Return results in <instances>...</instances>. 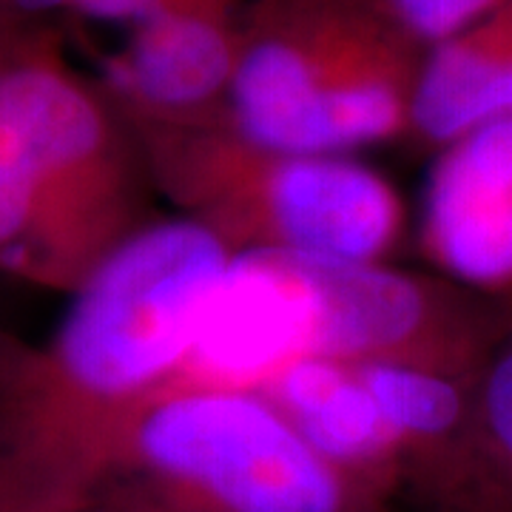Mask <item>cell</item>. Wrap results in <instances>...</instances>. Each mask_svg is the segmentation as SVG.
Wrapping results in <instances>:
<instances>
[{
  "label": "cell",
  "mask_w": 512,
  "mask_h": 512,
  "mask_svg": "<svg viewBox=\"0 0 512 512\" xmlns=\"http://www.w3.org/2000/svg\"><path fill=\"white\" fill-rule=\"evenodd\" d=\"M512 77V0L467 32L427 49L413 100L410 137L441 151L490 120L498 89Z\"/></svg>",
  "instance_id": "8fae6325"
},
{
  "label": "cell",
  "mask_w": 512,
  "mask_h": 512,
  "mask_svg": "<svg viewBox=\"0 0 512 512\" xmlns=\"http://www.w3.org/2000/svg\"><path fill=\"white\" fill-rule=\"evenodd\" d=\"M126 117L157 197L234 256L387 262L402 242L399 191L350 154L265 146L242 134L228 114Z\"/></svg>",
  "instance_id": "3957f363"
},
{
  "label": "cell",
  "mask_w": 512,
  "mask_h": 512,
  "mask_svg": "<svg viewBox=\"0 0 512 512\" xmlns=\"http://www.w3.org/2000/svg\"><path fill=\"white\" fill-rule=\"evenodd\" d=\"M404 512H512V339L476 376L470 407L404 476Z\"/></svg>",
  "instance_id": "30bf717a"
},
{
  "label": "cell",
  "mask_w": 512,
  "mask_h": 512,
  "mask_svg": "<svg viewBox=\"0 0 512 512\" xmlns=\"http://www.w3.org/2000/svg\"><path fill=\"white\" fill-rule=\"evenodd\" d=\"M245 18L160 15L131 26L106 60L103 89L134 117L202 120L228 114Z\"/></svg>",
  "instance_id": "ba28073f"
},
{
  "label": "cell",
  "mask_w": 512,
  "mask_h": 512,
  "mask_svg": "<svg viewBox=\"0 0 512 512\" xmlns=\"http://www.w3.org/2000/svg\"><path fill=\"white\" fill-rule=\"evenodd\" d=\"M419 248L436 274L512 299V117L441 148L424 188Z\"/></svg>",
  "instance_id": "52a82bcc"
},
{
  "label": "cell",
  "mask_w": 512,
  "mask_h": 512,
  "mask_svg": "<svg viewBox=\"0 0 512 512\" xmlns=\"http://www.w3.org/2000/svg\"><path fill=\"white\" fill-rule=\"evenodd\" d=\"M393 427L407 470L450 439L464 419L476 376H447L433 370L393 365H353ZM404 484V481H402Z\"/></svg>",
  "instance_id": "7c38bea8"
},
{
  "label": "cell",
  "mask_w": 512,
  "mask_h": 512,
  "mask_svg": "<svg viewBox=\"0 0 512 512\" xmlns=\"http://www.w3.org/2000/svg\"><path fill=\"white\" fill-rule=\"evenodd\" d=\"M154 197L131 120L60 37L0 69V276L69 296L160 220Z\"/></svg>",
  "instance_id": "7a4b0ae2"
},
{
  "label": "cell",
  "mask_w": 512,
  "mask_h": 512,
  "mask_svg": "<svg viewBox=\"0 0 512 512\" xmlns=\"http://www.w3.org/2000/svg\"><path fill=\"white\" fill-rule=\"evenodd\" d=\"M103 495L131 512H396L254 390H191L151 404Z\"/></svg>",
  "instance_id": "5b68a950"
},
{
  "label": "cell",
  "mask_w": 512,
  "mask_h": 512,
  "mask_svg": "<svg viewBox=\"0 0 512 512\" xmlns=\"http://www.w3.org/2000/svg\"><path fill=\"white\" fill-rule=\"evenodd\" d=\"M259 393L319 456L399 507L404 453L353 365L299 359Z\"/></svg>",
  "instance_id": "9c48e42d"
},
{
  "label": "cell",
  "mask_w": 512,
  "mask_h": 512,
  "mask_svg": "<svg viewBox=\"0 0 512 512\" xmlns=\"http://www.w3.org/2000/svg\"><path fill=\"white\" fill-rule=\"evenodd\" d=\"M234 254L160 217L103 262L43 345L0 339V512H77L163 399Z\"/></svg>",
  "instance_id": "6da1fadb"
},
{
  "label": "cell",
  "mask_w": 512,
  "mask_h": 512,
  "mask_svg": "<svg viewBox=\"0 0 512 512\" xmlns=\"http://www.w3.org/2000/svg\"><path fill=\"white\" fill-rule=\"evenodd\" d=\"M74 6L77 0H0V12L32 20H43L52 12H72Z\"/></svg>",
  "instance_id": "2e32d148"
},
{
  "label": "cell",
  "mask_w": 512,
  "mask_h": 512,
  "mask_svg": "<svg viewBox=\"0 0 512 512\" xmlns=\"http://www.w3.org/2000/svg\"><path fill=\"white\" fill-rule=\"evenodd\" d=\"M424 57L376 0H251L228 120L302 154L410 137Z\"/></svg>",
  "instance_id": "277c9868"
},
{
  "label": "cell",
  "mask_w": 512,
  "mask_h": 512,
  "mask_svg": "<svg viewBox=\"0 0 512 512\" xmlns=\"http://www.w3.org/2000/svg\"><path fill=\"white\" fill-rule=\"evenodd\" d=\"M77 512H131L128 507H123L120 501H114V498H94L92 504H86L83 510H77Z\"/></svg>",
  "instance_id": "e0dca14e"
},
{
  "label": "cell",
  "mask_w": 512,
  "mask_h": 512,
  "mask_svg": "<svg viewBox=\"0 0 512 512\" xmlns=\"http://www.w3.org/2000/svg\"><path fill=\"white\" fill-rule=\"evenodd\" d=\"M302 359L476 376L512 339V299L390 262L271 256Z\"/></svg>",
  "instance_id": "8992f818"
},
{
  "label": "cell",
  "mask_w": 512,
  "mask_h": 512,
  "mask_svg": "<svg viewBox=\"0 0 512 512\" xmlns=\"http://www.w3.org/2000/svg\"><path fill=\"white\" fill-rule=\"evenodd\" d=\"M55 37V29L43 26V20L0 12V69H6L18 57L35 52V49H40L49 40H55Z\"/></svg>",
  "instance_id": "9a60e30c"
},
{
  "label": "cell",
  "mask_w": 512,
  "mask_h": 512,
  "mask_svg": "<svg viewBox=\"0 0 512 512\" xmlns=\"http://www.w3.org/2000/svg\"><path fill=\"white\" fill-rule=\"evenodd\" d=\"M251 9L248 0H77L72 15L106 23L137 26L160 15H222L245 18Z\"/></svg>",
  "instance_id": "5bb4252c"
},
{
  "label": "cell",
  "mask_w": 512,
  "mask_h": 512,
  "mask_svg": "<svg viewBox=\"0 0 512 512\" xmlns=\"http://www.w3.org/2000/svg\"><path fill=\"white\" fill-rule=\"evenodd\" d=\"M504 3L510 0H376L387 18L427 49L467 32Z\"/></svg>",
  "instance_id": "4fadbf2b"
}]
</instances>
